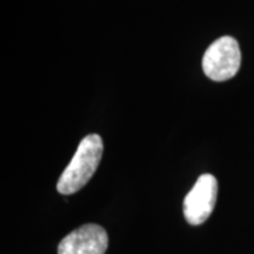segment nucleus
I'll return each mask as SVG.
<instances>
[{
    "label": "nucleus",
    "instance_id": "obj_1",
    "mask_svg": "<svg viewBox=\"0 0 254 254\" xmlns=\"http://www.w3.org/2000/svg\"><path fill=\"white\" fill-rule=\"evenodd\" d=\"M103 151L104 145L100 135L85 136L79 144L71 163L59 178L57 184L58 192L64 195L73 194L86 185L99 166Z\"/></svg>",
    "mask_w": 254,
    "mask_h": 254
},
{
    "label": "nucleus",
    "instance_id": "obj_2",
    "mask_svg": "<svg viewBox=\"0 0 254 254\" xmlns=\"http://www.w3.org/2000/svg\"><path fill=\"white\" fill-rule=\"evenodd\" d=\"M241 65V52L238 41L230 36L219 38L206 50L202 69L213 81L233 78Z\"/></svg>",
    "mask_w": 254,
    "mask_h": 254
},
{
    "label": "nucleus",
    "instance_id": "obj_3",
    "mask_svg": "<svg viewBox=\"0 0 254 254\" xmlns=\"http://www.w3.org/2000/svg\"><path fill=\"white\" fill-rule=\"evenodd\" d=\"M218 195V182L212 174H202L184 199V215L190 225L204 224L213 212Z\"/></svg>",
    "mask_w": 254,
    "mask_h": 254
},
{
    "label": "nucleus",
    "instance_id": "obj_4",
    "mask_svg": "<svg viewBox=\"0 0 254 254\" xmlns=\"http://www.w3.org/2000/svg\"><path fill=\"white\" fill-rule=\"evenodd\" d=\"M109 236L97 224L82 225L60 241L58 254H105Z\"/></svg>",
    "mask_w": 254,
    "mask_h": 254
}]
</instances>
